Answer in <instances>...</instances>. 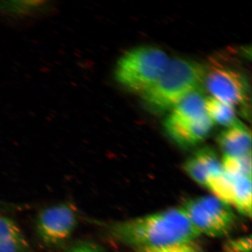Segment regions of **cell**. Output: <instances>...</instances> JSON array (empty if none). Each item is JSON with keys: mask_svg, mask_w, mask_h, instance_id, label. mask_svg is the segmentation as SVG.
<instances>
[{"mask_svg": "<svg viewBox=\"0 0 252 252\" xmlns=\"http://www.w3.org/2000/svg\"><path fill=\"white\" fill-rule=\"evenodd\" d=\"M205 86L212 96L234 107L247 105L250 86L241 71L224 65H213L206 70Z\"/></svg>", "mask_w": 252, "mask_h": 252, "instance_id": "6", "label": "cell"}, {"mask_svg": "<svg viewBox=\"0 0 252 252\" xmlns=\"http://www.w3.org/2000/svg\"><path fill=\"white\" fill-rule=\"evenodd\" d=\"M218 143L223 155L236 157L252 156L251 131L239 120L220 133Z\"/></svg>", "mask_w": 252, "mask_h": 252, "instance_id": "8", "label": "cell"}, {"mask_svg": "<svg viewBox=\"0 0 252 252\" xmlns=\"http://www.w3.org/2000/svg\"><path fill=\"white\" fill-rule=\"evenodd\" d=\"M181 209L201 235L222 237L228 234L235 224L236 216L231 207L214 196L193 198Z\"/></svg>", "mask_w": 252, "mask_h": 252, "instance_id": "5", "label": "cell"}, {"mask_svg": "<svg viewBox=\"0 0 252 252\" xmlns=\"http://www.w3.org/2000/svg\"><path fill=\"white\" fill-rule=\"evenodd\" d=\"M227 174L232 181L231 201L232 206L243 215L252 216V178Z\"/></svg>", "mask_w": 252, "mask_h": 252, "instance_id": "11", "label": "cell"}, {"mask_svg": "<svg viewBox=\"0 0 252 252\" xmlns=\"http://www.w3.org/2000/svg\"><path fill=\"white\" fill-rule=\"evenodd\" d=\"M205 98L195 91L171 110L164 126L173 140L182 147L195 146L206 139L214 123L207 115Z\"/></svg>", "mask_w": 252, "mask_h": 252, "instance_id": "4", "label": "cell"}, {"mask_svg": "<svg viewBox=\"0 0 252 252\" xmlns=\"http://www.w3.org/2000/svg\"><path fill=\"white\" fill-rule=\"evenodd\" d=\"M137 252H201L200 249L194 241L183 242L162 247L139 249Z\"/></svg>", "mask_w": 252, "mask_h": 252, "instance_id": "14", "label": "cell"}, {"mask_svg": "<svg viewBox=\"0 0 252 252\" xmlns=\"http://www.w3.org/2000/svg\"><path fill=\"white\" fill-rule=\"evenodd\" d=\"M106 228L113 238L135 250L193 242L201 235L181 207L107 223Z\"/></svg>", "mask_w": 252, "mask_h": 252, "instance_id": "1", "label": "cell"}, {"mask_svg": "<svg viewBox=\"0 0 252 252\" xmlns=\"http://www.w3.org/2000/svg\"><path fill=\"white\" fill-rule=\"evenodd\" d=\"M221 163L223 171L229 175L252 178V156L236 157L223 155Z\"/></svg>", "mask_w": 252, "mask_h": 252, "instance_id": "13", "label": "cell"}, {"mask_svg": "<svg viewBox=\"0 0 252 252\" xmlns=\"http://www.w3.org/2000/svg\"><path fill=\"white\" fill-rule=\"evenodd\" d=\"M78 223L74 208L60 203L41 210L36 219L37 234L44 244L56 246L70 237Z\"/></svg>", "mask_w": 252, "mask_h": 252, "instance_id": "7", "label": "cell"}, {"mask_svg": "<svg viewBox=\"0 0 252 252\" xmlns=\"http://www.w3.org/2000/svg\"><path fill=\"white\" fill-rule=\"evenodd\" d=\"M65 252H105L98 245L88 241L78 242Z\"/></svg>", "mask_w": 252, "mask_h": 252, "instance_id": "16", "label": "cell"}, {"mask_svg": "<svg viewBox=\"0 0 252 252\" xmlns=\"http://www.w3.org/2000/svg\"><path fill=\"white\" fill-rule=\"evenodd\" d=\"M251 238H239L228 242L224 248V252H251Z\"/></svg>", "mask_w": 252, "mask_h": 252, "instance_id": "15", "label": "cell"}, {"mask_svg": "<svg viewBox=\"0 0 252 252\" xmlns=\"http://www.w3.org/2000/svg\"><path fill=\"white\" fill-rule=\"evenodd\" d=\"M222 168L221 160L215 151L207 147L197 151L184 164V169L188 175L204 187L208 176Z\"/></svg>", "mask_w": 252, "mask_h": 252, "instance_id": "9", "label": "cell"}, {"mask_svg": "<svg viewBox=\"0 0 252 252\" xmlns=\"http://www.w3.org/2000/svg\"><path fill=\"white\" fill-rule=\"evenodd\" d=\"M205 108L214 124L228 127L238 121L235 107L213 96L205 98Z\"/></svg>", "mask_w": 252, "mask_h": 252, "instance_id": "12", "label": "cell"}, {"mask_svg": "<svg viewBox=\"0 0 252 252\" xmlns=\"http://www.w3.org/2000/svg\"><path fill=\"white\" fill-rule=\"evenodd\" d=\"M169 60L157 47H135L119 59L115 71L116 80L126 90L142 94L156 83Z\"/></svg>", "mask_w": 252, "mask_h": 252, "instance_id": "3", "label": "cell"}, {"mask_svg": "<svg viewBox=\"0 0 252 252\" xmlns=\"http://www.w3.org/2000/svg\"><path fill=\"white\" fill-rule=\"evenodd\" d=\"M206 69L197 62L169 60L156 83L141 94L145 105L154 113L171 110L203 83Z\"/></svg>", "mask_w": 252, "mask_h": 252, "instance_id": "2", "label": "cell"}, {"mask_svg": "<svg viewBox=\"0 0 252 252\" xmlns=\"http://www.w3.org/2000/svg\"><path fill=\"white\" fill-rule=\"evenodd\" d=\"M0 252H32L14 220L0 216Z\"/></svg>", "mask_w": 252, "mask_h": 252, "instance_id": "10", "label": "cell"}]
</instances>
